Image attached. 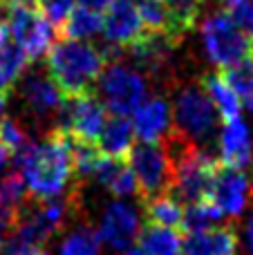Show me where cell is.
Returning <instances> with one entry per match:
<instances>
[{
	"label": "cell",
	"mask_w": 253,
	"mask_h": 255,
	"mask_svg": "<svg viewBox=\"0 0 253 255\" xmlns=\"http://www.w3.org/2000/svg\"><path fill=\"white\" fill-rule=\"evenodd\" d=\"M9 229H11V217H9L4 211H0V242H4V240H7Z\"/></svg>",
	"instance_id": "35"
},
{
	"label": "cell",
	"mask_w": 253,
	"mask_h": 255,
	"mask_svg": "<svg viewBox=\"0 0 253 255\" xmlns=\"http://www.w3.org/2000/svg\"><path fill=\"white\" fill-rule=\"evenodd\" d=\"M0 141L11 150V154H18L27 143H29L27 136H25V132H22V128L18 126L13 119H7V117L0 119Z\"/></svg>",
	"instance_id": "32"
},
{
	"label": "cell",
	"mask_w": 253,
	"mask_h": 255,
	"mask_svg": "<svg viewBox=\"0 0 253 255\" xmlns=\"http://www.w3.org/2000/svg\"><path fill=\"white\" fill-rule=\"evenodd\" d=\"M143 215L148 224L166 226V229H182L184 224V208L170 195H155L150 199H143Z\"/></svg>",
	"instance_id": "21"
},
{
	"label": "cell",
	"mask_w": 253,
	"mask_h": 255,
	"mask_svg": "<svg viewBox=\"0 0 253 255\" xmlns=\"http://www.w3.org/2000/svg\"><path fill=\"white\" fill-rule=\"evenodd\" d=\"M106 65V54L85 40L63 38L49 47L47 72L65 99L90 92Z\"/></svg>",
	"instance_id": "2"
},
{
	"label": "cell",
	"mask_w": 253,
	"mask_h": 255,
	"mask_svg": "<svg viewBox=\"0 0 253 255\" xmlns=\"http://www.w3.org/2000/svg\"><path fill=\"white\" fill-rule=\"evenodd\" d=\"M170 117L173 115H170V108L166 103V99H159V97L148 99V101H143L132 112L134 136H139L146 143H157L168 132Z\"/></svg>",
	"instance_id": "15"
},
{
	"label": "cell",
	"mask_w": 253,
	"mask_h": 255,
	"mask_svg": "<svg viewBox=\"0 0 253 255\" xmlns=\"http://www.w3.org/2000/svg\"><path fill=\"white\" fill-rule=\"evenodd\" d=\"M137 11L141 16L143 29L146 31H155V34H168L173 36V20H170V13L166 9L164 0H137ZM177 43V40H175Z\"/></svg>",
	"instance_id": "25"
},
{
	"label": "cell",
	"mask_w": 253,
	"mask_h": 255,
	"mask_svg": "<svg viewBox=\"0 0 253 255\" xmlns=\"http://www.w3.org/2000/svg\"><path fill=\"white\" fill-rule=\"evenodd\" d=\"M4 4H34L36 0H0Z\"/></svg>",
	"instance_id": "40"
},
{
	"label": "cell",
	"mask_w": 253,
	"mask_h": 255,
	"mask_svg": "<svg viewBox=\"0 0 253 255\" xmlns=\"http://www.w3.org/2000/svg\"><path fill=\"white\" fill-rule=\"evenodd\" d=\"M11 38L22 47L29 61H36L49 52L54 40V27L31 4H11L4 18Z\"/></svg>",
	"instance_id": "8"
},
{
	"label": "cell",
	"mask_w": 253,
	"mask_h": 255,
	"mask_svg": "<svg viewBox=\"0 0 253 255\" xmlns=\"http://www.w3.org/2000/svg\"><path fill=\"white\" fill-rule=\"evenodd\" d=\"M103 152L90 141L74 139L70 134V159H72V172L79 177H92L97 170L99 161H101Z\"/></svg>",
	"instance_id": "26"
},
{
	"label": "cell",
	"mask_w": 253,
	"mask_h": 255,
	"mask_svg": "<svg viewBox=\"0 0 253 255\" xmlns=\"http://www.w3.org/2000/svg\"><path fill=\"white\" fill-rule=\"evenodd\" d=\"M224 2H227V4H229V7H238V4H240V2H242V0H224Z\"/></svg>",
	"instance_id": "42"
},
{
	"label": "cell",
	"mask_w": 253,
	"mask_h": 255,
	"mask_svg": "<svg viewBox=\"0 0 253 255\" xmlns=\"http://www.w3.org/2000/svg\"><path fill=\"white\" fill-rule=\"evenodd\" d=\"M251 197V181L240 168L218 166L211 184V193L206 199L222 211L224 217H238L247 208Z\"/></svg>",
	"instance_id": "10"
},
{
	"label": "cell",
	"mask_w": 253,
	"mask_h": 255,
	"mask_svg": "<svg viewBox=\"0 0 253 255\" xmlns=\"http://www.w3.org/2000/svg\"><path fill=\"white\" fill-rule=\"evenodd\" d=\"M222 211L215 206L211 199H202L197 204H191V206L184 211V224L182 229H186L188 233L193 231H204L211 229V226H218V222L222 220Z\"/></svg>",
	"instance_id": "28"
},
{
	"label": "cell",
	"mask_w": 253,
	"mask_h": 255,
	"mask_svg": "<svg viewBox=\"0 0 253 255\" xmlns=\"http://www.w3.org/2000/svg\"><path fill=\"white\" fill-rule=\"evenodd\" d=\"M124 255H146V253H143L141 249H128V251H126Z\"/></svg>",
	"instance_id": "41"
},
{
	"label": "cell",
	"mask_w": 253,
	"mask_h": 255,
	"mask_svg": "<svg viewBox=\"0 0 253 255\" xmlns=\"http://www.w3.org/2000/svg\"><path fill=\"white\" fill-rule=\"evenodd\" d=\"M224 76H227V81L238 92L242 106L253 112V52L247 58H242L238 65L229 67L224 72Z\"/></svg>",
	"instance_id": "27"
},
{
	"label": "cell",
	"mask_w": 253,
	"mask_h": 255,
	"mask_svg": "<svg viewBox=\"0 0 253 255\" xmlns=\"http://www.w3.org/2000/svg\"><path fill=\"white\" fill-rule=\"evenodd\" d=\"M27 54L11 38L7 25L0 22V90L9 92L27 67Z\"/></svg>",
	"instance_id": "18"
},
{
	"label": "cell",
	"mask_w": 253,
	"mask_h": 255,
	"mask_svg": "<svg viewBox=\"0 0 253 255\" xmlns=\"http://www.w3.org/2000/svg\"><path fill=\"white\" fill-rule=\"evenodd\" d=\"M94 177H97V181L103 188L110 190L117 197H128V195L137 193V179H134V175L126 159H117V157L103 154L97 170H94Z\"/></svg>",
	"instance_id": "17"
},
{
	"label": "cell",
	"mask_w": 253,
	"mask_h": 255,
	"mask_svg": "<svg viewBox=\"0 0 253 255\" xmlns=\"http://www.w3.org/2000/svg\"><path fill=\"white\" fill-rule=\"evenodd\" d=\"M7 99H9V92L0 90V119L4 117V110H7Z\"/></svg>",
	"instance_id": "39"
},
{
	"label": "cell",
	"mask_w": 253,
	"mask_h": 255,
	"mask_svg": "<svg viewBox=\"0 0 253 255\" xmlns=\"http://www.w3.org/2000/svg\"><path fill=\"white\" fill-rule=\"evenodd\" d=\"M173 152V181L170 188L175 193V199L182 204H197L209 197L211 184H213L218 161L209 152L200 150L191 139L179 134L175 139Z\"/></svg>",
	"instance_id": "3"
},
{
	"label": "cell",
	"mask_w": 253,
	"mask_h": 255,
	"mask_svg": "<svg viewBox=\"0 0 253 255\" xmlns=\"http://www.w3.org/2000/svg\"><path fill=\"white\" fill-rule=\"evenodd\" d=\"M106 106L101 99L94 97L92 92L79 94L65 101L63 106V128L67 134L81 141H94L101 136V130L106 126Z\"/></svg>",
	"instance_id": "9"
},
{
	"label": "cell",
	"mask_w": 253,
	"mask_h": 255,
	"mask_svg": "<svg viewBox=\"0 0 253 255\" xmlns=\"http://www.w3.org/2000/svg\"><path fill=\"white\" fill-rule=\"evenodd\" d=\"M233 18L242 27V31L253 40V0H242L238 7H233Z\"/></svg>",
	"instance_id": "34"
},
{
	"label": "cell",
	"mask_w": 253,
	"mask_h": 255,
	"mask_svg": "<svg viewBox=\"0 0 253 255\" xmlns=\"http://www.w3.org/2000/svg\"><path fill=\"white\" fill-rule=\"evenodd\" d=\"M27 190L34 199L61 197L72 177L70 134L58 128L43 143H27L16 154Z\"/></svg>",
	"instance_id": "1"
},
{
	"label": "cell",
	"mask_w": 253,
	"mask_h": 255,
	"mask_svg": "<svg viewBox=\"0 0 253 255\" xmlns=\"http://www.w3.org/2000/svg\"><path fill=\"white\" fill-rule=\"evenodd\" d=\"M74 2L76 0H36V4H38L36 9L47 18L49 25L61 29V25L65 22V18L70 16V11L74 9Z\"/></svg>",
	"instance_id": "31"
},
{
	"label": "cell",
	"mask_w": 253,
	"mask_h": 255,
	"mask_svg": "<svg viewBox=\"0 0 253 255\" xmlns=\"http://www.w3.org/2000/svg\"><path fill=\"white\" fill-rule=\"evenodd\" d=\"M58 255H101V240L90 229L74 231L61 242Z\"/></svg>",
	"instance_id": "30"
},
{
	"label": "cell",
	"mask_w": 253,
	"mask_h": 255,
	"mask_svg": "<svg viewBox=\"0 0 253 255\" xmlns=\"http://www.w3.org/2000/svg\"><path fill=\"white\" fill-rule=\"evenodd\" d=\"M130 170L137 179V193L141 199H150L161 195V190L170 188L173 181V163H170L168 150H161L157 143H141L132 145L128 154Z\"/></svg>",
	"instance_id": "6"
},
{
	"label": "cell",
	"mask_w": 253,
	"mask_h": 255,
	"mask_svg": "<svg viewBox=\"0 0 253 255\" xmlns=\"http://www.w3.org/2000/svg\"><path fill=\"white\" fill-rule=\"evenodd\" d=\"M247 251H249V255H253V213L247 222Z\"/></svg>",
	"instance_id": "38"
},
{
	"label": "cell",
	"mask_w": 253,
	"mask_h": 255,
	"mask_svg": "<svg viewBox=\"0 0 253 255\" xmlns=\"http://www.w3.org/2000/svg\"><path fill=\"white\" fill-rule=\"evenodd\" d=\"M22 97H25L27 106L36 112V115H49V112H61L65 106V97L56 88L49 76L43 74H29L22 85Z\"/></svg>",
	"instance_id": "16"
},
{
	"label": "cell",
	"mask_w": 253,
	"mask_h": 255,
	"mask_svg": "<svg viewBox=\"0 0 253 255\" xmlns=\"http://www.w3.org/2000/svg\"><path fill=\"white\" fill-rule=\"evenodd\" d=\"M0 255H47L43 251V247H36V244H27L18 238H11V240H4L0 242Z\"/></svg>",
	"instance_id": "33"
},
{
	"label": "cell",
	"mask_w": 253,
	"mask_h": 255,
	"mask_svg": "<svg viewBox=\"0 0 253 255\" xmlns=\"http://www.w3.org/2000/svg\"><path fill=\"white\" fill-rule=\"evenodd\" d=\"M99 94L112 115L128 117L146 99V81L130 67L110 65L99 76Z\"/></svg>",
	"instance_id": "7"
},
{
	"label": "cell",
	"mask_w": 253,
	"mask_h": 255,
	"mask_svg": "<svg viewBox=\"0 0 253 255\" xmlns=\"http://www.w3.org/2000/svg\"><path fill=\"white\" fill-rule=\"evenodd\" d=\"M110 2H112V0H79V4H83V7H90V9H97V11L106 9Z\"/></svg>",
	"instance_id": "36"
},
{
	"label": "cell",
	"mask_w": 253,
	"mask_h": 255,
	"mask_svg": "<svg viewBox=\"0 0 253 255\" xmlns=\"http://www.w3.org/2000/svg\"><path fill=\"white\" fill-rule=\"evenodd\" d=\"M204 92L209 94L211 103L215 106L218 115L224 121H231L240 117L242 101L238 97V92L233 90V85L227 81L224 74H209L204 79Z\"/></svg>",
	"instance_id": "20"
},
{
	"label": "cell",
	"mask_w": 253,
	"mask_h": 255,
	"mask_svg": "<svg viewBox=\"0 0 253 255\" xmlns=\"http://www.w3.org/2000/svg\"><path fill=\"white\" fill-rule=\"evenodd\" d=\"M173 117L179 132L193 143H204L211 139L218 126V110L211 103L209 94L202 88H184L175 99Z\"/></svg>",
	"instance_id": "5"
},
{
	"label": "cell",
	"mask_w": 253,
	"mask_h": 255,
	"mask_svg": "<svg viewBox=\"0 0 253 255\" xmlns=\"http://www.w3.org/2000/svg\"><path fill=\"white\" fill-rule=\"evenodd\" d=\"M220 154H222V166L240 168V170L253 161L251 130L240 117L224 121L222 134H220Z\"/></svg>",
	"instance_id": "13"
},
{
	"label": "cell",
	"mask_w": 253,
	"mask_h": 255,
	"mask_svg": "<svg viewBox=\"0 0 253 255\" xmlns=\"http://www.w3.org/2000/svg\"><path fill=\"white\" fill-rule=\"evenodd\" d=\"M9 159H11V150L7 148V145L0 141V172L7 168V163H9Z\"/></svg>",
	"instance_id": "37"
},
{
	"label": "cell",
	"mask_w": 253,
	"mask_h": 255,
	"mask_svg": "<svg viewBox=\"0 0 253 255\" xmlns=\"http://www.w3.org/2000/svg\"><path fill=\"white\" fill-rule=\"evenodd\" d=\"M164 4L173 20V36L179 43L182 36L197 25L204 0H164Z\"/></svg>",
	"instance_id": "24"
},
{
	"label": "cell",
	"mask_w": 253,
	"mask_h": 255,
	"mask_svg": "<svg viewBox=\"0 0 253 255\" xmlns=\"http://www.w3.org/2000/svg\"><path fill=\"white\" fill-rule=\"evenodd\" d=\"M184 255H236L238 233L231 226H211L193 231L182 240Z\"/></svg>",
	"instance_id": "14"
},
{
	"label": "cell",
	"mask_w": 253,
	"mask_h": 255,
	"mask_svg": "<svg viewBox=\"0 0 253 255\" xmlns=\"http://www.w3.org/2000/svg\"><path fill=\"white\" fill-rule=\"evenodd\" d=\"M27 186L22 175L11 172V175L0 179V211H4L13 220V215L18 213V208L25 204Z\"/></svg>",
	"instance_id": "29"
},
{
	"label": "cell",
	"mask_w": 253,
	"mask_h": 255,
	"mask_svg": "<svg viewBox=\"0 0 253 255\" xmlns=\"http://www.w3.org/2000/svg\"><path fill=\"white\" fill-rule=\"evenodd\" d=\"M134 145V128L132 121H128V117H110L106 121L99 136V150L108 157L117 159H128L130 150Z\"/></svg>",
	"instance_id": "19"
},
{
	"label": "cell",
	"mask_w": 253,
	"mask_h": 255,
	"mask_svg": "<svg viewBox=\"0 0 253 255\" xmlns=\"http://www.w3.org/2000/svg\"><path fill=\"white\" fill-rule=\"evenodd\" d=\"M139 233H141V224H139V215L132 206L124 202L108 204L97 231L103 244H108L115 251H128L139 240Z\"/></svg>",
	"instance_id": "11"
},
{
	"label": "cell",
	"mask_w": 253,
	"mask_h": 255,
	"mask_svg": "<svg viewBox=\"0 0 253 255\" xmlns=\"http://www.w3.org/2000/svg\"><path fill=\"white\" fill-rule=\"evenodd\" d=\"M139 249L146 255H179L182 253V235L175 229L148 224L139 233Z\"/></svg>",
	"instance_id": "22"
},
{
	"label": "cell",
	"mask_w": 253,
	"mask_h": 255,
	"mask_svg": "<svg viewBox=\"0 0 253 255\" xmlns=\"http://www.w3.org/2000/svg\"><path fill=\"white\" fill-rule=\"evenodd\" d=\"M101 29H103V13L97 11V9L83 7V4L72 9L70 16L61 25V34L72 40H85L90 36L99 34Z\"/></svg>",
	"instance_id": "23"
},
{
	"label": "cell",
	"mask_w": 253,
	"mask_h": 255,
	"mask_svg": "<svg viewBox=\"0 0 253 255\" xmlns=\"http://www.w3.org/2000/svg\"><path fill=\"white\" fill-rule=\"evenodd\" d=\"M202 43L211 63L224 70L238 65L253 52V40L229 11H215L202 22Z\"/></svg>",
	"instance_id": "4"
},
{
	"label": "cell",
	"mask_w": 253,
	"mask_h": 255,
	"mask_svg": "<svg viewBox=\"0 0 253 255\" xmlns=\"http://www.w3.org/2000/svg\"><path fill=\"white\" fill-rule=\"evenodd\" d=\"M101 31L117 47H130L146 34L137 4L132 0H112L106 7V13H103Z\"/></svg>",
	"instance_id": "12"
},
{
	"label": "cell",
	"mask_w": 253,
	"mask_h": 255,
	"mask_svg": "<svg viewBox=\"0 0 253 255\" xmlns=\"http://www.w3.org/2000/svg\"><path fill=\"white\" fill-rule=\"evenodd\" d=\"M132 2H137V0H132Z\"/></svg>",
	"instance_id": "43"
}]
</instances>
